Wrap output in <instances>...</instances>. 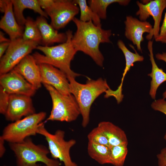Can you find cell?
<instances>
[{
  "label": "cell",
  "mask_w": 166,
  "mask_h": 166,
  "mask_svg": "<svg viewBox=\"0 0 166 166\" xmlns=\"http://www.w3.org/2000/svg\"><path fill=\"white\" fill-rule=\"evenodd\" d=\"M73 21L77 27L71 40L73 47L77 51L90 56L98 65L103 66L104 57L99 46L101 43H111V30L95 25L91 20L84 22L75 17Z\"/></svg>",
  "instance_id": "6da1fadb"
},
{
  "label": "cell",
  "mask_w": 166,
  "mask_h": 166,
  "mask_svg": "<svg viewBox=\"0 0 166 166\" xmlns=\"http://www.w3.org/2000/svg\"><path fill=\"white\" fill-rule=\"evenodd\" d=\"M65 33L67 39L65 42L55 46L38 45L36 49L44 55L36 52L32 55L38 64L44 63L51 65L63 72L68 79L75 78L80 75L71 69L70 64L77 51L72 43V31L69 30Z\"/></svg>",
  "instance_id": "7a4b0ae2"
},
{
  "label": "cell",
  "mask_w": 166,
  "mask_h": 166,
  "mask_svg": "<svg viewBox=\"0 0 166 166\" xmlns=\"http://www.w3.org/2000/svg\"><path fill=\"white\" fill-rule=\"evenodd\" d=\"M73 77L68 78L70 93L75 97L82 117L81 125L84 128L88 125L91 106L101 94L109 89L106 80L99 78L96 80L88 78L85 84L77 82Z\"/></svg>",
  "instance_id": "3957f363"
},
{
  "label": "cell",
  "mask_w": 166,
  "mask_h": 166,
  "mask_svg": "<svg viewBox=\"0 0 166 166\" xmlns=\"http://www.w3.org/2000/svg\"><path fill=\"white\" fill-rule=\"evenodd\" d=\"M16 157L17 166H37L41 162L47 166H60L57 160L49 158L48 148L42 144H36L30 137L20 143H9Z\"/></svg>",
  "instance_id": "277c9868"
},
{
  "label": "cell",
  "mask_w": 166,
  "mask_h": 166,
  "mask_svg": "<svg viewBox=\"0 0 166 166\" xmlns=\"http://www.w3.org/2000/svg\"><path fill=\"white\" fill-rule=\"evenodd\" d=\"M51 97L52 107L46 121L71 122L76 120L81 114L78 104L71 94H62L51 85L43 84Z\"/></svg>",
  "instance_id": "5b68a950"
},
{
  "label": "cell",
  "mask_w": 166,
  "mask_h": 166,
  "mask_svg": "<svg viewBox=\"0 0 166 166\" xmlns=\"http://www.w3.org/2000/svg\"><path fill=\"white\" fill-rule=\"evenodd\" d=\"M46 116L41 112L8 124L3 129L1 137L9 143H20L30 136H35L39 124Z\"/></svg>",
  "instance_id": "8992f818"
},
{
  "label": "cell",
  "mask_w": 166,
  "mask_h": 166,
  "mask_svg": "<svg viewBox=\"0 0 166 166\" xmlns=\"http://www.w3.org/2000/svg\"><path fill=\"white\" fill-rule=\"evenodd\" d=\"M42 8L51 19L50 25L57 30L64 28L80 9L73 0H39Z\"/></svg>",
  "instance_id": "52a82bcc"
},
{
  "label": "cell",
  "mask_w": 166,
  "mask_h": 166,
  "mask_svg": "<svg viewBox=\"0 0 166 166\" xmlns=\"http://www.w3.org/2000/svg\"><path fill=\"white\" fill-rule=\"evenodd\" d=\"M37 133L45 137L48 144L49 153L53 159H58L62 162L65 166H78L72 161L70 154V149L76 143V140H65V132L61 129L57 130L54 134L50 133L43 122L39 124Z\"/></svg>",
  "instance_id": "ba28073f"
},
{
  "label": "cell",
  "mask_w": 166,
  "mask_h": 166,
  "mask_svg": "<svg viewBox=\"0 0 166 166\" xmlns=\"http://www.w3.org/2000/svg\"><path fill=\"white\" fill-rule=\"evenodd\" d=\"M38 45L36 42L26 41L22 37L10 41L7 50L0 58V75L13 69L25 57L36 49Z\"/></svg>",
  "instance_id": "9c48e42d"
},
{
  "label": "cell",
  "mask_w": 166,
  "mask_h": 166,
  "mask_svg": "<svg viewBox=\"0 0 166 166\" xmlns=\"http://www.w3.org/2000/svg\"><path fill=\"white\" fill-rule=\"evenodd\" d=\"M136 3L139 10L136 14L138 16L140 20L146 21L149 16H151L154 21L152 30L146 36V39L150 40L153 37L155 39L159 34L162 15L166 8V0H150L145 4L137 1Z\"/></svg>",
  "instance_id": "30bf717a"
},
{
  "label": "cell",
  "mask_w": 166,
  "mask_h": 166,
  "mask_svg": "<svg viewBox=\"0 0 166 166\" xmlns=\"http://www.w3.org/2000/svg\"><path fill=\"white\" fill-rule=\"evenodd\" d=\"M0 86L8 93L32 97L35 89L19 73L13 69L0 77Z\"/></svg>",
  "instance_id": "8fae6325"
},
{
  "label": "cell",
  "mask_w": 166,
  "mask_h": 166,
  "mask_svg": "<svg viewBox=\"0 0 166 166\" xmlns=\"http://www.w3.org/2000/svg\"><path fill=\"white\" fill-rule=\"evenodd\" d=\"M38 65L42 84L51 85L62 94H71L69 81L63 72L49 64L42 63Z\"/></svg>",
  "instance_id": "7c38bea8"
},
{
  "label": "cell",
  "mask_w": 166,
  "mask_h": 166,
  "mask_svg": "<svg viewBox=\"0 0 166 166\" xmlns=\"http://www.w3.org/2000/svg\"><path fill=\"white\" fill-rule=\"evenodd\" d=\"M35 113L31 97L10 95L9 105L4 115L6 120L14 122Z\"/></svg>",
  "instance_id": "4fadbf2b"
},
{
  "label": "cell",
  "mask_w": 166,
  "mask_h": 166,
  "mask_svg": "<svg viewBox=\"0 0 166 166\" xmlns=\"http://www.w3.org/2000/svg\"><path fill=\"white\" fill-rule=\"evenodd\" d=\"M124 23L125 36L142 53L141 43L144 41L143 34H150L153 29L152 26L148 22L140 21L131 16H126Z\"/></svg>",
  "instance_id": "5bb4252c"
},
{
  "label": "cell",
  "mask_w": 166,
  "mask_h": 166,
  "mask_svg": "<svg viewBox=\"0 0 166 166\" xmlns=\"http://www.w3.org/2000/svg\"><path fill=\"white\" fill-rule=\"evenodd\" d=\"M21 74L37 90L42 86L39 65L32 55L25 57L14 69Z\"/></svg>",
  "instance_id": "9a60e30c"
},
{
  "label": "cell",
  "mask_w": 166,
  "mask_h": 166,
  "mask_svg": "<svg viewBox=\"0 0 166 166\" xmlns=\"http://www.w3.org/2000/svg\"><path fill=\"white\" fill-rule=\"evenodd\" d=\"M0 28L9 35L10 41L22 37L24 27L20 25L16 20L11 0H8L7 8L0 21Z\"/></svg>",
  "instance_id": "2e32d148"
},
{
  "label": "cell",
  "mask_w": 166,
  "mask_h": 166,
  "mask_svg": "<svg viewBox=\"0 0 166 166\" xmlns=\"http://www.w3.org/2000/svg\"><path fill=\"white\" fill-rule=\"evenodd\" d=\"M40 30L41 37V44L44 46H51L55 43H62L67 39L65 33H59L49 24L45 17L40 16L35 20Z\"/></svg>",
  "instance_id": "e0dca14e"
},
{
  "label": "cell",
  "mask_w": 166,
  "mask_h": 166,
  "mask_svg": "<svg viewBox=\"0 0 166 166\" xmlns=\"http://www.w3.org/2000/svg\"><path fill=\"white\" fill-rule=\"evenodd\" d=\"M14 13L18 24L22 26L25 25L26 18L23 15V11L28 9L39 14L40 16L46 18L48 16L41 6L39 0H11Z\"/></svg>",
  "instance_id": "ac0fdd59"
},
{
  "label": "cell",
  "mask_w": 166,
  "mask_h": 166,
  "mask_svg": "<svg viewBox=\"0 0 166 166\" xmlns=\"http://www.w3.org/2000/svg\"><path fill=\"white\" fill-rule=\"evenodd\" d=\"M106 137L110 148L122 144H128V141L124 132L118 126L109 121L100 122L97 126Z\"/></svg>",
  "instance_id": "d6986e66"
},
{
  "label": "cell",
  "mask_w": 166,
  "mask_h": 166,
  "mask_svg": "<svg viewBox=\"0 0 166 166\" xmlns=\"http://www.w3.org/2000/svg\"><path fill=\"white\" fill-rule=\"evenodd\" d=\"M147 47L149 52L150 60L152 66V72L148 75L152 78L149 94L152 98L155 99L156 91L159 86L166 81V73L159 68L155 61L153 51V41H148Z\"/></svg>",
  "instance_id": "ffe728a7"
},
{
  "label": "cell",
  "mask_w": 166,
  "mask_h": 166,
  "mask_svg": "<svg viewBox=\"0 0 166 166\" xmlns=\"http://www.w3.org/2000/svg\"><path fill=\"white\" fill-rule=\"evenodd\" d=\"M87 152L90 157L99 164H110L111 152L110 147L88 142Z\"/></svg>",
  "instance_id": "44dd1931"
},
{
  "label": "cell",
  "mask_w": 166,
  "mask_h": 166,
  "mask_svg": "<svg viewBox=\"0 0 166 166\" xmlns=\"http://www.w3.org/2000/svg\"><path fill=\"white\" fill-rule=\"evenodd\" d=\"M117 44L118 48L123 53L125 57L126 62L121 82L117 89L118 91L121 92L122 90V86L123 80L127 72L129 70L131 67L133 65L134 62L143 61L144 60V57L143 56L139 54L134 47L132 45H130V46L134 50L135 53L130 51L126 47L122 40L121 39L118 40Z\"/></svg>",
  "instance_id": "7402d4cb"
},
{
  "label": "cell",
  "mask_w": 166,
  "mask_h": 166,
  "mask_svg": "<svg viewBox=\"0 0 166 166\" xmlns=\"http://www.w3.org/2000/svg\"><path fill=\"white\" fill-rule=\"evenodd\" d=\"M130 1V0H89L88 3L89 6L101 19H105L107 17V9L109 5L117 3L121 5L126 6Z\"/></svg>",
  "instance_id": "603a6c76"
},
{
  "label": "cell",
  "mask_w": 166,
  "mask_h": 166,
  "mask_svg": "<svg viewBox=\"0 0 166 166\" xmlns=\"http://www.w3.org/2000/svg\"><path fill=\"white\" fill-rule=\"evenodd\" d=\"M26 18L22 39L26 41L36 42L38 44H41L42 37L36 21L30 16Z\"/></svg>",
  "instance_id": "cb8c5ba5"
},
{
  "label": "cell",
  "mask_w": 166,
  "mask_h": 166,
  "mask_svg": "<svg viewBox=\"0 0 166 166\" xmlns=\"http://www.w3.org/2000/svg\"><path fill=\"white\" fill-rule=\"evenodd\" d=\"M73 2L78 5L80 11L79 19L84 22L91 20L97 26H101V19L98 16L88 5L86 0H73Z\"/></svg>",
  "instance_id": "d4e9b609"
},
{
  "label": "cell",
  "mask_w": 166,
  "mask_h": 166,
  "mask_svg": "<svg viewBox=\"0 0 166 166\" xmlns=\"http://www.w3.org/2000/svg\"><path fill=\"white\" fill-rule=\"evenodd\" d=\"M128 144L112 146L110 164L115 166H123L128 152Z\"/></svg>",
  "instance_id": "484cf974"
},
{
  "label": "cell",
  "mask_w": 166,
  "mask_h": 166,
  "mask_svg": "<svg viewBox=\"0 0 166 166\" xmlns=\"http://www.w3.org/2000/svg\"><path fill=\"white\" fill-rule=\"evenodd\" d=\"M88 142L103 145L110 147L108 141L102 130L98 126L92 130L87 135Z\"/></svg>",
  "instance_id": "4316f807"
},
{
  "label": "cell",
  "mask_w": 166,
  "mask_h": 166,
  "mask_svg": "<svg viewBox=\"0 0 166 166\" xmlns=\"http://www.w3.org/2000/svg\"><path fill=\"white\" fill-rule=\"evenodd\" d=\"M10 94L0 86V113L5 115L8 108Z\"/></svg>",
  "instance_id": "83f0119b"
},
{
  "label": "cell",
  "mask_w": 166,
  "mask_h": 166,
  "mask_svg": "<svg viewBox=\"0 0 166 166\" xmlns=\"http://www.w3.org/2000/svg\"><path fill=\"white\" fill-rule=\"evenodd\" d=\"M151 106L154 110L160 111L166 115V101L164 99L155 100L152 103ZM164 139L166 140V132Z\"/></svg>",
  "instance_id": "f1b7e54d"
},
{
  "label": "cell",
  "mask_w": 166,
  "mask_h": 166,
  "mask_svg": "<svg viewBox=\"0 0 166 166\" xmlns=\"http://www.w3.org/2000/svg\"><path fill=\"white\" fill-rule=\"evenodd\" d=\"M155 40L156 42L166 44V12L162 25L160 28L159 35Z\"/></svg>",
  "instance_id": "f546056e"
},
{
  "label": "cell",
  "mask_w": 166,
  "mask_h": 166,
  "mask_svg": "<svg viewBox=\"0 0 166 166\" xmlns=\"http://www.w3.org/2000/svg\"><path fill=\"white\" fill-rule=\"evenodd\" d=\"M159 166H166V147L163 148L157 155Z\"/></svg>",
  "instance_id": "4dcf8cb0"
},
{
  "label": "cell",
  "mask_w": 166,
  "mask_h": 166,
  "mask_svg": "<svg viewBox=\"0 0 166 166\" xmlns=\"http://www.w3.org/2000/svg\"><path fill=\"white\" fill-rule=\"evenodd\" d=\"M10 42H6L0 43V58L4 55L10 44Z\"/></svg>",
  "instance_id": "1f68e13d"
},
{
  "label": "cell",
  "mask_w": 166,
  "mask_h": 166,
  "mask_svg": "<svg viewBox=\"0 0 166 166\" xmlns=\"http://www.w3.org/2000/svg\"><path fill=\"white\" fill-rule=\"evenodd\" d=\"M5 141L0 136V157H2L4 154L6 149L5 146Z\"/></svg>",
  "instance_id": "d6a6232c"
},
{
  "label": "cell",
  "mask_w": 166,
  "mask_h": 166,
  "mask_svg": "<svg viewBox=\"0 0 166 166\" xmlns=\"http://www.w3.org/2000/svg\"><path fill=\"white\" fill-rule=\"evenodd\" d=\"M8 0H0V10L2 13H4L7 6Z\"/></svg>",
  "instance_id": "836d02e7"
},
{
  "label": "cell",
  "mask_w": 166,
  "mask_h": 166,
  "mask_svg": "<svg viewBox=\"0 0 166 166\" xmlns=\"http://www.w3.org/2000/svg\"><path fill=\"white\" fill-rule=\"evenodd\" d=\"M155 57L157 59L164 61L166 63V52L162 53H157L156 54Z\"/></svg>",
  "instance_id": "e575fe53"
},
{
  "label": "cell",
  "mask_w": 166,
  "mask_h": 166,
  "mask_svg": "<svg viewBox=\"0 0 166 166\" xmlns=\"http://www.w3.org/2000/svg\"><path fill=\"white\" fill-rule=\"evenodd\" d=\"M10 39H8L6 38L5 36L4 33L2 31H0V43L6 42H10Z\"/></svg>",
  "instance_id": "d590c367"
},
{
  "label": "cell",
  "mask_w": 166,
  "mask_h": 166,
  "mask_svg": "<svg viewBox=\"0 0 166 166\" xmlns=\"http://www.w3.org/2000/svg\"><path fill=\"white\" fill-rule=\"evenodd\" d=\"M163 96L164 99H165L166 98V91L163 93Z\"/></svg>",
  "instance_id": "8d00e7d4"
},
{
  "label": "cell",
  "mask_w": 166,
  "mask_h": 166,
  "mask_svg": "<svg viewBox=\"0 0 166 166\" xmlns=\"http://www.w3.org/2000/svg\"><path fill=\"white\" fill-rule=\"evenodd\" d=\"M4 166H6V165H4ZM39 166V165H38V166ZM47 166L46 165H43V166Z\"/></svg>",
  "instance_id": "74e56055"
}]
</instances>
